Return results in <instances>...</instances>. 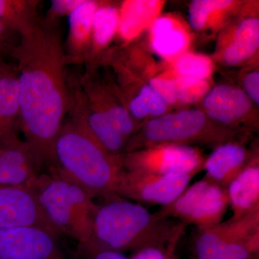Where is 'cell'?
<instances>
[{
	"label": "cell",
	"mask_w": 259,
	"mask_h": 259,
	"mask_svg": "<svg viewBox=\"0 0 259 259\" xmlns=\"http://www.w3.org/2000/svg\"><path fill=\"white\" fill-rule=\"evenodd\" d=\"M233 3L231 0H194L189 10L191 26L195 30H202L213 13L228 9Z\"/></svg>",
	"instance_id": "cell-25"
},
{
	"label": "cell",
	"mask_w": 259,
	"mask_h": 259,
	"mask_svg": "<svg viewBox=\"0 0 259 259\" xmlns=\"http://www.w3.org/2000/svg\"><path fill=\"white\" fill-rule=\"evenodd\" d=\"M41 168L20 136L0 139V185L32 186Z\"/></svg>",
	"instance_id": "cell-12"
},
{
	"label": "cell",
	"mask_w": 259,
	"mask_h": 259,
	"mask_svg": "<svg viewBox=\"0 0 259 259\" xmlns=\"http://www.w3.org/2000/svg\"><path fill=\"white\" fill-rule=\"evenodd\" d=\"M148 84L152 87L157 92L158 95L163 99L166 104H173L176 102L175 95H174L171 79L153 78L150 80Z\"/></svg>",
	"instance_id": "cell-30"
},
{
	"label": "cell",
	"mask_w": 259,
	"mask_h": 259,
	"mask_svg": "<svg viewBox=\"0 0 259 259\" xmlns=\"http://www.w3.org/2000/svg\"><path fill=\"white\" fill-rule=\"evenodd\" d=\"M20 132L18 70L0 79V139L18 136Z\"/></svg>",
	"instance_id": "cell-18"
},
{
	"label": "cell",
	"mask_w": 259,
	"mask_h": 259,
	"mask_svg": "<svg viewBox=\"0 0 259 259\" xmlns=\"http://www.w3.org/2000/svg\"><path fill=\"white\" fill-rule=\"evenodd\" d=\"M187 225L151 213L141 204L122 198L99 206L89 241L78 245L76 255L87 259L101 250L124 253L147 248L175 251Z\"/></svg>",
	"instance_id": "cell-2"
},
{
	"label": "cell",
	"mask_w": 259,
	"mask_h": 259,
	"mask_svg": "<svg viewBox=\"0 0 259 259\" xmlns=\"http://www.w3.org/2000/svg\"><path fill=\"white\" fill-rule=\"evenodd\" d=\"M86 100L106 112L117 132L122 135L127 141L128 140L130 136L134 133L135 125L133 117L125 107L117 105H109L105 107H100L94 102L90 101L87 98Z\"/></svg>",
	"instance_id": "cell-27"
},
{
	"label": "cell",
	"mask_w": 259,
	"mask_h": 259,
	"mask_svg": "<svg viewBox=\"0 0 259 259\" xmlns=\"http://www.w3.org/2000/svg\"><path fill=\"white\" fill-rule=\"evenodd\" d=\"M258 19H245L237 27L225 49L223 61L228 66H236L251 57L258 50Z\"/></svg>",
	"instance_id": "cell-19"
},
{
	"label": "cell",
	"mask_w": 259,
	"mask_h": 259,
	"mask_svg": "<svg viewBox=\"0 0 259 259\" xmlns=\"http://www.w3.org/2000/svg\"><path fill=\"white\" fill-rule=\"evenodd\" d=\"M100 2L82 0L69 15V31L64 44L68 65L86 62L90 48L95 13Z\"/></svg>",
	"instance_id": "cell-13"
},
{
	"label": "cell",
	"mask_w": 259,
	"mask_h": 259,
	"mask_svg": "<svg viewBox=\"0 0 259 259\" xmlns=\"http://www.w3.org/2000/svg\"><path fill=\"white\" fill-rule=\"evenodd\" d=\"M152 45L160 55H175L187 47V35L172 19L163 17L153 23Z\"/></svg>",
	"instance_id": "cell-22"
},
{
	"label": "cell",
	"mask_w": 259,
	"mask_h": 259,
	"mask_svg": "<svg viewBox=\"0 0 259 259\" xmlns=\"http://www.w3.org/2000/svg\"><path fill=\"white\" fill-rule=\"evenodd\" d=\"M227 136L224 131L209 127L203 112L190 110L148 121L143 137L152 146L165 144L185 145L192 141L215 142L224 141Z\"/></svg>",
	"instance_id": "cell-7"
},
{
	"label": "cell",
	"mask_w": 259,
	"mask_h": 259,
	"mask_svg": "<svg viewBox=\"0 0 259 259\" xmlns=\"http://www.w3.org/2000/svg\"><path fill=\"white\" fill-rule=\"evenodd\" d=\"M82 0H52L51 7L44 21L50 25H56L61 18L69 17Z\"/></svg>",
	"instance_id": "cell-28"
},
{
	"label": "cell",
	"mask_w": 259,
	"mask_h": 259,
	"mask_svg": "<svg viewBox=\"0 0 259 259\" xmlns=\"http://www.w3.org/2000/svg\"><path fill=\"white\" fill-rule=\"evenodd\" d=\"M0 259H66L58 235L45 228H0Z\"/></svg>",
	"instance_id": "cell-10"
},
{
	"label": "cell",
	"mask_w": 259,
	"mask_h": 259,
	"mask_svg": "<svg viewBox=\"0 0 259 259\" xmlns=\"http://www.w3.org/2000/svg\"><path fill=\"white\" fill-rule=\"evenodd\" d=\"M35 226L60 234L44 212L32 186L0 185V228Z\"/></svg>",
	"instance_id": "cell-11"
},
{
	"label": "cell",
	"mask_w": 259,
	"mask_h": 259,
	"mask_svg": "<svg viewBox=\"0 0 259 259\" xmlns=\"http://www.w3.org/2000/svg\"><path fill=\"white\" fill-rule=\"evenodd\" d=\"M158 1L126 2L121 10L120 28L125 39H132L153 20L160 10Z\"/></svg>",
	"instance_id": "cell-21"
},
{
	"label": "cell",
	"mask_w": 259,
	"mask_h": 259,
	"mask_svg": "<svg viewBox=\"0 0 259 259\" xmlns=\"http://www.w3.org/2000/svg\"><path fill=\"white\" fill-rule=\"evenodd\" d=\"M228 206L226 189L204 177L156 213L160 217L175 218L185 225H194L200 229L221 223Z\"/></svg>",
	"instance_id": "cell-6"
},
{
	"label": "cell",
	"mask_w": 259,
	"mask_h": 259,
	"mask_svg": "<svg viewBox=\"0 0 259 259\" xmlns=\"http://www.w3.org/2000/svg\"><path fill=\"white\" fill-rule=\"evenodd\" d=\"M249 163L248 153L241 145L232 143L221 145L204 162L205 178L227 189Z\"/></svg>",
	"instance_id": "cell-16"
},
{
	"label": "cell",
	"mask_w": 259,
	"mask_h": 259,
	"mask_svg": "<svg viewBox=\"0 0 259 259\" xmlns=\"http://www.w3.org/2000/svg\"><path fill=\"white\" fill-rule=\"evenodd\" d=\"M69 114L56 141V165L51 168L79 185L93 198H121L116 190L123 170L122 154L109 153L89 131L72 105Z\"/></svg>",
	"instance_id": "cell-3"
},
{
	"label": "cell",
	"mask_w": 259,
	"mask_h": 259,
	"mask_svg": "<svg viewBox=\"0 0 259 259\" xmlns=\"http://www.w3.org/2000/svg\"><path fill=\"white\" fill-rule=\"evenodd\" d=\"M120 12L114 5L100 3L93 20L91 48L85 64V74L91 72L100 51L112 41L120 25Z\"/></svg>",
	"instance_id": "cell-17"
},
{
	"label": "cell",
	"mask_w": 259,
	"mask_h": 259,
	"mask_svg": "<svg viewBox=\"0 0 259 259\" xmlns=\"http://www.w3.org/2000/svg\"><path fill=\"white\" fill-rule=\"evenodd\" d=\"M126 171L156 175L197 174L203 168L204 160L196 148L179 144H159L144 151L122 155Z\"/></svg>",
	"instance_id": "cell-8"
},
{
	"label": "cell",
	"mask_w": 259,
	"mask_h": 259,
	"mask_svg": "<svg viewBox=\"0 0 259 259\" xmlns=\"http://www.w3.org/2000/svg\"><path fill=\"white\" fill-rule=\"evenodd\" d=\"M38 0H0V20L19 35L31 31L41 17Z\"/></svg>",
	"instance_id": "cell-20"
},
{
	"label": "cell",
	"mask_w": 259,
	"mask_h": 259,
	"mask_svg": "<svg viewBox=\"0 0 259 259\" xmlns=\"http://www.w3.org/2000/svg\"><path fill=\"white\" fill-rule=\"evenodd\" d=\"M87 259H130L124 253L115 250H101L90 255Z\"/></svg>",
	"instance_id": "cell-33"
},
{
	"label": "cell",
	"mask_w": 259,
	"mask_h": 259,
	"mask_svg": "<svg viewBox=\"0 0 259 259\" xmlns=\"http://www.w3.org/2000/svg\"><path fill=\"white\" fill-rule=\"evenodd\" d=\"M175 69L180 77L205 80L210 76L212 65L207 56L186 54L177 59Z\"/></svg>",
	"instance_id": "cell-24"
},
{
	"label": "cell",
	"mask_w": 259,
	"mask_h": 259,
	"mask_svg": "<svg viewBox=\"0 0 259 259\" xmlns=\"http://www.w3.org/2000/svg\"><path fill=\"white\" fill-rule=\"evenodd\" d=\"M32 187L44 212L59 233L71 237L78 245L89 241L98 205L86 190L54 168L40 174Z\"/></svg>",
	"instance_id": "cell-4"
},
{
	"label": "cell",
	"mask_w": 259,
	"mask_h": 259,
	"mask_svg": "<svg viewBox=\"0 0 259 259\" xmlns=\"http://www.w3.org/2000/svg\"><path fill=\"white\" fill-rule=\"evenodd\" d=\"M233 214L232 221L259 212V166L258 160L250 161L227 187Z\"/></svg>",
	"instance_id": "cell-15"
},
{
	"label": "cell",
	"mask_w": 259,
	"mask_h": 259,
	"mask_svg": "<svg viewBox=\"0 0 259 259\" xmlns=\"http://www.w3.org/2000/svg\"><path fill=\"white\" fill-rule=\"evenodd\" d=\"M195 175H156L123 169L119 177L116 193L121 198L163 207L180 197Z\"/></svg>",
	"instance_id": "cell-9"
},
{
	"label": "cell",
	"mask_w": 259,
	"mask_h": 259,
	"mask_svg": "<svg viewBox=\"0 0 259 259\" xmlns=\"http://www.w3.org/2000/svg\"><path fill=\"white\" fill-rule=\"evenodd\" d=\"M16 69V66H13L7 62L6 60L0 59V79L6 76Z\"/></svg>",
	"instance_id": "cell-34"
},
{
	"label": "cell",
	"mask_w": 259,
	"mask_h": 259,
	"mask_svg": "<svg viewBox=\"0 0 259 259\" xmlns=\"http://www.w3.org/2000/svg\"><path fill=\"white\" fill-rule=\"evenodd\" d=\"M171 80L176 102L193 103L208 93L209 84L206 80L184 77Z\"/></svg>",
	"instance_id": "cell-26"
},
{
	"label": "cell",
	"mask_w": 259,
	"mask_h": 259,
	"mask_svg": "<svg viewBox=\"0 0 259 259\" xmlns=\"http://www.w3.org/2000/svg\"><path fill=\"white\" fill-rule=\"evenodd\" d=\"M207 115L221 123L234 124L247 115L251 101L244 92L231 85L214 87L203 100Z\"/></svg>",
	"instance_id": "cell-14"
},
{
	"label": "cell",
	"mask_w": 259,
	"mask_h": 259,
	"mask_svg": "<svg viewBox=\"0 0 259 259\" xmlns=\"http://www.w3.org/2000/svg\"><path fill=\"white\" fill-rule=\"evenodd\" d=\"M259 212L200 228L195 259H258Z\"/></svg>",
	"instance_id": "cell-5"
},
{
	"label": "cell",
	"mask_w": 259,
	"mask_h": 259,
	"mask_svg": "<svg viewBox=\"0 0 259 259\" xmlns=\"http://www.w3.org/2000/svg\"><path fill=\"white\" fill-rule=\"evenodd\" d=\"M58 28L40 18L20 36L11 57L18 70L20 132L41 169L56 166V139L72 105Z\"/></svg>",
	"instance_id": "cell-1"
},
{
	"label": "cell",
	"mask_w": 259,
	"mask_h": 259,
	"mask_svg": "<svg viewBox=\"0 0 259 259\" xmlns=\"http://www.w3.org/2000/svg\"><path fill=\"white\" fill-rule=\"evenodd\" d=\"M245 94L255 105H259V73L253 71L247 75L243 80Z\"/></svg>",
	"instance_id": "cell-32"
},
{
	"label": "cell",
	"mask_w": 259,
	"mask_h": 259,
	"mask_svg": "<svg viewBox=\"0 0 259 259\" xmlns=\"http://www.w3.org/2000/svg\"><path fill=\"white\" fill-rule=\"evenodd\" d=\"M130 259H178L171 250L158 248H147L134 252Z\"/></svg>",
	"instance_id": "cell-31"
},
{
	"label": "cell",
	"mask_w": 259,
	"mask_h": 259,
	"mask_svg": "<svg viewBox=\"0 0 259 259\" xmlns=\"http://www.w3.org/2000/svg\"><path fill=\"white\" fill-rule=\"evenodd\" d=\"M20 35L0 20V59L11 58L20 41Z\"/></svg>",
	"instance_id": "cell-29"
},
{
	"label": "cell",
	"mask_w": 259,
	"mask_h": 259,
	"mask_svg": "<svg viewBox=\"0 0 259 259\" xmlns=\"http://www.w3.org/2000/svg\"><path fill=\"white\" fill-rule=\"evenodd\" d=\"M166 107V102L157 92L149 84L145 85L130 102L129 113L134 118L144 119L148 115H163Z\"/></svg>",
	"instance_id": "cell-23"
}]
</instances>
